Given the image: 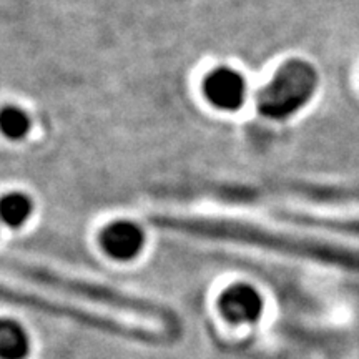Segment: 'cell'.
Listing matches in <instances>:
<instances>
[{"mask_svg": "<svg viewBox=\"0 0 359 359\" xmlns=\"http://www.w3.org/2000/svg\"><path fill=\"white\" fill-rule=\"evenodd\" d=\"M318 72L304 60H290L262 90L258 109L271 120H285L311 100L318 88Z\"/></svg>", "mask_w": 359, "mask_h": 359, "instance_id": "1", "label": "cell"}, {"mask_svg": "<svg viewBox=\"0 0 359 359\" xmlns=\"http://www.w3.org/2000/svg\"><path fill=\"white\" fill-rule=\"evenodd\" d=\"M205 97L215 109L235 111L246 98V82L241 74L228 67L210 72L203 83Z\"/></svg>", "mask_w": 359, "mask_h": 359, "instance_id": "2", "label": "cell"}, {"mask_svg": "<svg viewBox=\"0 0 359 359\" xmlns=\"http://www.w3.org/2000/svg\"><path fill=\"white\" fill-rule=\"evenodd\" d=\"M100 245L107 255L120 262L137 258L145 246V233L137 223L120 219L100 233Z\"/></svg>", "mask_w": 359, "mask_h": 359, "instance_id": "3", "label": "cell"}, {"mask_svg": "<svg viewBox=\"0 0 359 359\" xmlns=\"http://www.w3.org/2000/svg\"><path fill=\"white\" fill-rule=\"evenodd\" d=\"M263 298L259 291L253 286L233 285L219 296V309L228 321L235 325L255 323L263 313Z\"/></svg>", "mask_w": 359, "mask_h": 359, "instance_id": "4", "label": "cell"}, {"mask_svg": "<svg viewBox=\"0 0 359 359\" xmlns=\"http://www.w3.org/2000/svg\"><path fill=\"white\" fill-rule=\"evenodd\" d=\"M29 353L30 339L22 325L0 318V359H25Z\"/></svg>", "mask_w": 359, "mask_h": 359, "instance_id": "5", "label": "cell"}, {"mask_svg": "<svg viewBox=\"0 0 359 359\" xmlns=\"http://www.w3.org/2000/svg\"><path fill=\"white\" fill-rule=\"evenodd\" d=\"M32 215V201L22 193H11L0 200V218L12 228H19Z\"/></svg>", "mask_w": 359, "mask_h": 359, "instance_id": "6", "label": "cell"}, {"mask_svg": "<svg viewBox=\"0 0 359 359\" xmlns=\"http://www.w3.org/2000/svg\"><path fill=\"white\" fill-rule=\"evenodd\" d=\"M285 219L291 223L306 224V226H320L323 230H333L338 233H348V235L359 236V219H339V218H323L313 217V215L286 213Z\"/></svg>", "mask_w": 359, "mask_h": 359, "instance_id": "7", "label": "cell"}, {"mask_svg": "<svg viewBox=\"0 0 359 359\" xmlns=\"http://www.w3.org/2000/svg\"><path fill=\"white\" fill-rule=\"evenodd\" d=\"M30 130V118L25 111L7 107L0 111V132L12 140H20Z\"/></svg>", "mask_w": 359, "mask_h": 359, "instance_id": "8", "label": "cell"}]
</instances>
